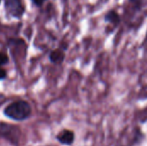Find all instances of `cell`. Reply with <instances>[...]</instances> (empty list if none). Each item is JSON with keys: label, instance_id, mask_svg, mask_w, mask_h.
<instances>
[{"label": "cell", "instance_id": "obj_1", "mask_svg": "<svg viewBox=\"0 0 147 146\" xmlns=\"http://www.w3.org/2000/svg\"><path fill=\"white\" fill-rule=\"evenodd\" d=\"M31 114V107L25 101H16L10 103L4 109V114L15 120H23Z\"/></svg>", "mask_w": 147, "mask_h": 146}, {"label": "cell", "instance_id": "obj_2", "mask_svg": "<svg viewBox=\"0 0 147 146\" xmlns=\"http://www.w3.org/2000/svg\"><path fill=\"white\" fill-rule=\"evenodd\" d=\"M104 23L106 25V30L108 33L113 32L115 29H116L121 22V16L119 13V11L115 9H109L103 17Z\"/></svg>", "mask_w": 147, "mask_h": 146}, {"label": "cell", "instance_id": "obj_3", "mask_svg": "<svg viewBox=\"0 0 147 146\" xmlns=\"http://www.w3.org/2000/svg\"><path fill=\"white\" fill-rule=\"evenodd\" d=\"M20 130L17 126L6 123H0V135L11 143L16 144L20 138Z\"/></svg>", "mask_w": 147, "mask_h": 146}, {"label": "cell", "instance_id": "obj_4", "mask_svg": "<svg viewBox=\"0 0 147 146\" xmlns=\"http://www.w3.org/2000/svg\"><path fill=\"white\" fill-rule=\"evenodd\" d=\"M5 9L8 14L16 18L22 17L25 11L20 0H5Z\"/></svg>", "mask_w": 147, "mask_h": 146}, {"label": "cell", "instance_id": "obj_5", "mask_svg": "<svg viewBox=\"0 0 147 146\" xmlns=\"http://www.w3.org/2000/svg\"><path fill=\"white\" fill-rule=\"evenodd\" d=\"M65 52L60 48H57L55 50H53L49 54L50 61L53 64H56V65L62 64L65 60Z\"/></svg>", "mask_w": 147, "mask_h": 146}, {"label": "cell", "instance_id": "obj_6", "mask_svg": "<svg viewBox=\"0 0 147 146\" xmlns=\"http://www.w3.org/2000/svg\"><path fill=\"white\" fill-rule=\"evenodd\" d=\"M74 133L70 130H64L57 136L58 140L63 145H71L74 141Z\"/></svg>", "mask_w": 147, "mask_h": 146}, {"label": "cell", "instance_id": "obj_7", "mask_svg": "<svg viewBox=\"0 0 147 146\" xmlns=\"http://www.w3.org/2000/svg\"><path fill=\"white\" fill-rule=\"evenodd\" d=\"M9 63V57L6 53L0 52V65H4Z\"/></svg>", "mask_w": 147, "mask_h": 146}, {"label": "cell", "instance_id": "obj_8", "mask_svg": "<svg viewBox=\"0 0 147 146\" xmlns=\"http://www.w3.org/2000/svg\"><path fill=\"white\" fill-rule=\"evenodd\" d=\"M7 76V72L0 65V80H3Z\"/></svg>", "mask_w": 147, "mask_h": 146}, {"label": "cell", "instance_id": "obj_9", "mask_svg": "<svg viewBox=\"0 0 147 146\" xmlns=\"http://www.w3.org/2000/svg\"><path fill=\"white\" fill-rule=\"evenodd\" d=\"M32 2L38 7H40L43 5V3L46 2V0H32Z\"/></svg>", "mask_w": 147, "mask_h": 146}]
</instances>
